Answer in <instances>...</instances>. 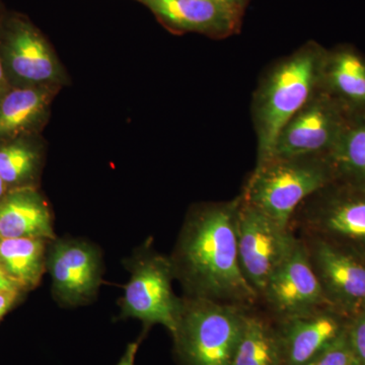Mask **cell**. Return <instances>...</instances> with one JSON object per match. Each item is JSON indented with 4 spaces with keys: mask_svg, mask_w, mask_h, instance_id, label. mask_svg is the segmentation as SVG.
<instances>
[{
    "mask_svg": "<svg viewBox=\"0 0 365 365\" xmlns=\"http://www.w3.org/2000/svg\"><path fill=\"white\" fill-rule=\"evenodd\" d=\"M330 158L335 179L365 186V113L351 114Z\"/></svg>",
    "mask_w": 365,
    "mask_h": 365,
    "instance_id": "ffe728a7",
    "label": "cell"
},
{
    "mask_svg": "<svg viewBox=\"0 0 365 365\" xmlns=\"http://www.w3.org/2000/svg\"><path fill=\"white\" fill-rule=\"evenodd\" d=\"M18 295L19 292H0V319L13 307Z\"/></svg>",
    "mask_w": 365,
    "mask_h": 365,
    "instance_id": "cb8c5ba5",
    "label": "cell"
},
{
    "mask_svg": "<svg viewBox=\"0 0 365 365\" xmlns=\"http://www.w3.org/2000/svg\"><path fill=\"white\" fill-rule=\"evenodd\" d=\"M57 88L23 86L0 100V138L20 134L40 124L47 116Z\"/></svg>",
    "mask_w": 365,
    "mask_h": 365,
    "instance_id": "e0dca14e",
    "label": "cell"
},
{
    "mask_svg": "<svg viewBox=\"0 0 365 365\" xmlns=\"http://www.w3.org/2000/svg\"><path fill=\"white\" fill-rule=\"evenodd\" d=\"M4 62H2L1 55H0V100L4 97L2 96V91H4Z\"/></svg>",
    "mask_w": 365,
    "mask_h": 365,
    "instance_id": "83f0119b",
    "label": "cell"
},
{
    "mask_svg": "<svg viewBox=\"0 0 365 365\" xmlns=\"http://www.w3.org/2000/svg\"><path fill=\"white\" fill-rule=\"evenodd\" d=\"M4 66L25 86L58 88L66 73L56 54L37 29L14 21L2 44Z\"/></svg>",
    "mask_w": 365,
    "mask_h": 365,
    "instance_id": "7c38bea8",
    "label": "cell"
},
{
    "mask_svg": "<svg viewBox=\"0 0 365 365\" xmlns=\"http://www.w3.org/2000/svg\"><path fill=\"white\" fill-rule=\"evenodd\" d=\"M248 309L202 297L182 299L173 335L182 365H232Z\"/></svg>",
    "mask_w": 365,
    "mask_h": 365,
    "instance_id": "277c9868",
    "label": "cell"
},
{
    "mask_svg": "<svg viewBox=\"0 0 365 365\" xmlns=\"http://www.w3.org/2000/svg\"><path fill=\"white\" fill-rule=\"evenodd\" d=\"M40 163L39 151L24 141L0 146V177L7 186H18L32 179Z\"/></svg>",
    "mask_w": 365,
    "mask_h": 365,
    "instance_id": "44dd1931",
    "label": "cell"
},
{
    "mask_svg": "<svg viewBox=\"0 0 365 365\" xmlns=\"http://www.w3.org/2000/svg\"><path fill=\"white\" fill-rule=\"evenodd\" d=\"M165 25L179 32L200 33L216 39L240 30L242 11L222 0H138Z\"/></svg>",
    "mask_w": 365,
    "mask_h": 365,
    "instance_id": "5bb4252c",
    "label": "cell"
},
{
    "mask_svg": "<svg viewBox=\"0 0 365 365\" xmlns=\"http://www.w3.org/2000/svg\"><path fill=\"white\" fill-rule=\"evenodd\" d=\"M0 237L56 239L51 210L39 192L18 187L0 199Z\"/></svg>",
    "mask_w": 365,
    "mask_h": 365,
    "instance_id": "2e32d148",
    "label": "cell"
},
{
    "mask_svg": "<svg viewBox=\"0 0 365 365\" xmlns=\"http://www.w3.org/2000/svg\"><path fill=\"white\" fill-rule=\"evenodd\" d=\"M350 317L332 306L275 321L282 365H309L347 331Z\"/></svg>",
    "mask_w": 365,
    "mask_h": 365,
    "instance_id": "8fae6325",
    "label": "cell"
},
{
    "mask_svg": "<svg viewBox=\"0 0 365 365\" xmlns=\"http://www.w3.org/2000/svg\"><path fill=\"white\" fill-rule=\"evenodd\" d=\"M48 240L39 237H0V265L20 289L39 284L47 265Z\"/></svg>",
    "mask_w": 365,
    "mask_h": 365,
    "instance_id": "d6986e66",
    "label": "cell"
},
{
    "mask_svg": "<svg viewBox=\"0 0 365 365\" xmlns=\"http://www.w3.org/2000/svg\"><path fill=\"white\" fill-rule=\"evenodd\" d=\"M259 304L273 319L289 318L330 306L327 300L304 242L297 237L289 254L271 276Z\"/></svg>",
    "mask_w": 365,
    "mask_h": 365,
    "instance_id": "30bf717a",
    "label": "cell"
},
{
    "mask_svg": "<svg viewBox=\"0 0 365 365\" xmlns=\"http://www.w3.org/2000/svg\"><path fill=\"white\" fill-rule=\"evenodd\" d=\"M309 365H361L347 338V331Z\"/></svg>",
    "mask_w": 365,
    "mask_h": 365,
    "instance_id": "7402d4cb",
    "label": "cell"
},
{
    "mask_svg": "<svg viewBox=\"0 0 365 365\" xmlns=\"http://www.w3.org/2000/svg\"><path fill=\"white\" fill-rule=\"evenodd\" d=\"M222 1L228 4L230 6L234 7V9H237V11L244 13L245 6H246L248 0H222Z\"/></svg>",
    "mask_w": 365,
    "mask_h": 365,
    "instance_id": "4316f807",
    "label": "cell"
},
{
    "mask_svg": "<svg viewBox=\"0 0 365 365\" xmlns=\"http://www.w3.org/2000/svg\"><path fill=\"white\" fill-rule=\"evenodd\" d=\"M335 178L329 157L272 158L256 165L241 196L274 222L290 227L300 203Z\"/></svg>",
    "mask_w": 365,
    "mask_h": 365,
    "instance_id": "3957f363",
    "label": "cell"
},
{
    "mask_svg": "<svg viewBox=\"0 0 365 365\" xmlns=\"http://www.w3.org/2000/svg\"><path fill=\"white\" fill-rule=\"evenodd\" d=\"M319 88L350 114H364V55L351 45L326 49Z\"/></svg>",
    "mask_w": 365,
    "mask_h": 365,
    "instance_id": "9a60e30c",
    "label": "cell"
},
{
    "mask_svg": "<svg viewBox=\"0 0 365 365\" xmlns=\"http://www.w3.org/2000/svg\"><path fill=\"white\" fill-rule=\"evenodd\" d=\"M299 237L330 306L350 318L364 309V257L319 237Z\"/></svg>",
    "mask_w": 365,
    "mask_h": 365,
    "instance_id": "9c48e42d",
    "label": "cell"
},
{
    "mask_svg": "<svg viewBox=\"0 0 365 365\" xmlns=\"http://www.w3.org/2000/svg\"><path fill=\"white\" fill-rule=\"evenodd\" d=\"M131 278L122 297V318L140 319L144 327L162 325L170 335L177 330L182 299L173 290L175 276L170 258L145 252L130 262Z\"/></svg>",
    "mask_w": 365,
    "mask_h": 365,
    "instance_id": "8992f818",
    "label": "cell"
},
{
    "mask_svg": "<svg viewBox=\"0 0 365 365\" xmlns=\"http://www.w3.org/2000/svg\"><path fill=\"white\" fill-rule=\"evenodd\" d=\"M249 307L232 365H282L275 322L266 313Z\"/></svg>",
    "mask_w": 365,
    "mask_h": 365,
    "instance_id": "ac0fdd59",
    "label": "cell"
},
{
    "mask_svg": "<svg viewBox=\"0 0 365 365\" xmlns=\"http://www.w3.org/2000/svg\"><path fill=\"white\" fill-rule=\"evenodd\" d=\"M47 266L52 276L53 292L63 304H88L97 294L102 263L100 253L93 245L55 239Z\"/></svg>",
    "mask_w": 365,
    "mask_h": 365,
    "instance_id": "4fadbf2b",
    "label": "cell"
},
{
    "mask_svg": "<svg viewBox=\"0 0 365 365\" xmlns=\"http://www.w3.org/2000/svg\"><path fill=\"white\" fill-rule=\"evenodd\" d=\"M7 185L6 182L2 180V178L0 177V199L2 198L7 193Z\"/></svg>",
    "mask_w": 365,
    "mask_h": 365,
    "instance_id": "f1b7e54d",
    "label": "cell"
},
{
    "mask_svg": "<svg viewBox=\"0 0 365 365\" xmlns=\"http://www.w3.org/2000/svg\"><path fill=\"white\" fill-rule=\"evenodd\" d=\"M347 338L360 364L365 365V307L350 318Z\"/></svg>",
    "mask_w": 365,
    "mask_h": 365,
    "instance_id": "603a6c76",
    "label": "cell"
},
{
    "mask_svg": "<svg viewBox=\"0 0 365 365\" xmlns=\"http://www.w3.org/2000/svg\"><path fill=\"white\" fill-rule=\"evenodd\" d=\"M350 116L349 112L319 86L283 127L270 158H330Z\"/></svg>",
    "mask_w": 365,
    "mask_h": 365,
    "instance_id": "52a82bcc",
    "label": "cell"
},
{
    "mask_svg": "<svg viewBox=\"0 0 365 365\" xmlns=\"http://www.w3.org/2000/svg\"><path fill=\"white\" fill-rule=\"evenodd\" d=\"M237 211V247L242 272L258 297L287 258L297 235L242 199Z\"/></svg>",
    "mask_w": 365,
    "mask_h": 365,
    "instance_id": "ba28073f",
    "label": "cell"
},
{
    "mask_svg": "<svg viewBox=\"0 0 365 365\" xmlns=\"http://www.w3.org/2000/svg\"><path fill=\"white\" fill-rule=\"evenodd\" d=\"M139 343H140V340H137L136 342L128 344L126 350H125L123 356H122V359H120L117 365H134L136 353L138 351Z\"/></svg>",
    "mask_w": 365,
    "mask_h": 365,
    "instance_id": "d4e9b609",
    "label": "cell"
},
{
    "mask_svg": "<svg viewBox=\"0 0 365 365\" xmlns=\"http://www.w3.org/2000/svg\"><path fill=\"white\" fill-rule=\"evenodd\" d=\"M240 200L239 195L225 202L200 204L189 211L170 257L175 276L187 297L245 307L258 306V295L240 264Z\"/></svg>",
    "mask_w": 365,
    "mask_h": 365,
    "instance_id": "6da1fadb",
    "label": "cell"
},
{
    "mask_svg": "<svg viewBox=\"0 0 365 365\" xmlns=\"http://www.w3.org/2000/svg\"><path fill=\"white\" fill-rule=\"evenodd\" d=\"M325 52L323 46L309 41L273 64L261 78L252 101L256 165L270 158L283 127L318 90Z\"/></svg>",
    "mask_w": 365,
    "mask_h": 365,
    "instance_id": "7a4b0ae2",
    "label": "cell"
},
{
    "mask_svg": "<svg viewBox=\"0 0 365 365\" xmlns=\"http://www.w3.org/2000/svg\"><path fill=\"white\" fill-rule=\"evenodd\" d=\"M290 228L365 258V186L335 179L307 197L294 211Z\"/></svg>",
    "mask_w": 365,
    "mask_h": 365,
    "instance_id": "5b68a950",
    "label": "cell"
},
{
    "mask_svg": "<svg viewBox=\"0 0 365 365\" xmlns=\"http://www.w3.org/2000/svg\"><path fill=\"white\" fill-rule=\"evenodd\" d=\"M21 289L14 282L0 265V292H20Z\"/></svg>",
    "mask_w": 365,
    "mask_h": 365,
    "instance_id": "484cf974",
    "label": "cell"
}]
</instances>
